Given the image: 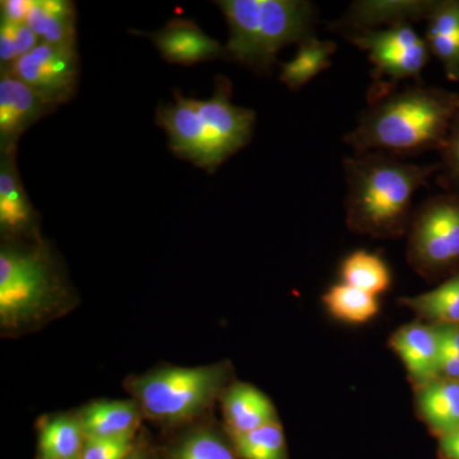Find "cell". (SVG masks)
I'll return each mask as SVG.
<instances>
[{
	"mask_svg": "<svg viewBox=\"0 0 459 459\" xmlns=\"http://www.w3.org/2000/svg\"><path fill=\"white\" fill-rule=\"evenodd\" d=\"M32 0H2L0 2V22L26 23L31 9Z\"/></svg>",
	"mask_w": 459,
	"mask_h": 459,
	"instance_id": "4dcf8cb0",
	"label": "cell"
},
{
	"mask_svg": "<svg viewBox=\"0 0 459 459\" xmlns=\"http://www.w3.org/2000/svg\"><path fill=\"white\" fill-rule=\"evenodd\" d=\"M146 36L170 65L190 66L226 56L225 47L189 20L174 18L164 29Z\"/></svg>",
	"mask_w": 459,
	"mask_h": 459,
	"instance_id": "7c38bea8",
	"label": "cell"
},
{
	"mask_svg": "<svg viewBox=\"0 0 459 459\" xmlns=\"http://www.w3.org/2000/svg\"><path fill=\"white\" fill-rule=\"evenodd\" d=\"M156 123L168 132L169 146L175 155L208 172L231 156L199 117L192 99L184 98L178 91L174 104L157 108Z\"/></svg>",
	"mask_w": 459,
	"mask_h": 459,
	"instance_id": "9c48e42d",
	"label": "cell"
},
{
	"mask_svg": "<svg viewBox=\"0 0 459 459\" xmlns=\"http://www.w3.org/2000/svg\"><path fill=\"white\" fill-rule=\"evenodd\" d=\"M133 459H138V458H133Z\"/></svg>",
	"mask_w": 459,
	"mask_h": 459,
	"instance_id": "e575fe53",
	"label": "cell"
},
{
	"mask_svg": "<svg viewBox=\"0 0 459 459\" xmlns=\"http://www.w3.org/2000/svg\"><path fill=\"white\" fill-rule=\"evenodd\" d=\"M403 304L437 325H459V271L437 289L404 299Z\"/></svg>",
	"mask_w": 459,
	"mask_h": 459,
	"instance_id": "7402d4cb",
	"label": "cell"
},
{
	"mask_svg": "<svg viewBox=\"0 0 459 459\" xmlns=\"http://www.w3.org/2000/svg\"><path fill=\"white\" fill-rule=\"evenodd\" d=\"M56 107L11 74L0 78V152L17 151L21 135Z\"/></svg>",
	"mask_w": 459,
	"mask_h": 459,
	"instance_id": "30bf717a",
	"label": "cell"
},
{
	"mask_svg": "<svg viewBox=\"0 0 459 459\" xmlns=\"http://www.w3.org/2000/svg\"><path fill=\"white\" fill-rule=\"evenodd\" d=\"M2 74H11L22 81L54 107L66 104L77 93L80 80L77 44L40 42Z\"/></svg>",
	"mask_w": 459,
	"mask_h": 459,
	"instance_id": "ba28073f",
	"label": "cell"
},
{
	"mask_svg": "<svg viewBox=\"0 0 459 459\" xmlns=\"http://www.w3.org/2000/svg\"><path fill=\"white\" fill-rule=\"evenodd\" d=\"M410 259L427 276L459 268V195H437L420 205L411 221Z\"/></svg>",
	"mask_w": 459,
	"mask_h": 459,
	"instance_id": "52a82bcc",
	"label": "cell"
},
{
	"mask_svg": "<svg viewBox=\"0 0 459 459\" xmlns=\"http://www.w3.org/2000/svg\"><path fill=\"white\" fill-rule=\"evenodd\" d=\"M220 367L172 368L137 377L129 389L151 419L181 421L202 412L219 394Z\"/></svg>",
	"mask_w": 459,
	"mask_h": 459,
	"instance_id": "277c9868",
	"label": "cell"
},
{
	"mask_svg": "<svg viewBox=\"0 0 459 459\" xmlns=\"http://www.w3.org/2000/svg\"><path fill=\"white\" fill-rule=\"evenodd\" d=\"M440 350L459 358V325H437Z\"/></svg>",
	"mask_w": 459,
	"mask_h": 459,
	"instance_id": "1f68e13d",
	"label": "cell"
},
{
	"mask_svg": "<svg viewBox=\"0 0 459 459\" xmlns=\"http://www.w3.org/2000/svg\"><path fill=\"white\" fill-rule=\"evenodd\" d=\"M40 39L30 29L27 23L0 22V66L2 72L16 63L21 57L31 53Z\"/></svg>",
	"mask_w": 459,
	"mask_h": 459,
	"instance_id": "4316f807",
	"label": "cell"
},
{
	"mask_svg": "<svg viewBox=\"0 0 459 459\" xmlns=\"http://www.w3.org/2000/svg\"><path fill=\"white\" fill-rule=\"evenodd\" d=\"M84 437L80 419L60 416L45 424L40 437L41 459H77L83 451Z\"/></svg>",
	"mask_w": 459,
	"mask_h": 459,
	"instance_id": "d4e9b609",
	"label": "cell"
},
{
	"mask_svg": "<svg viewBox=\"0 0 459 459\" xmlns=\"http://www.w3.org/2000/svg\"><path fill=\"white\" fill-rule=\"evenodd\" d=\"M360 50L367 51L374 66L369 102L394 92V86L406 80H419L430 59L425 38L409 23L368 30L347 35Z\"/></svg>",
	"mask_w": 459,
	"mask_h": 459,
	"instance_id": "8992f818",
	"label": "cell"
},
{
	"mask_svg": "<svg viewBox=\"0 0 459 459\" xmlns=\"http://www.w3.org/2000/svg\"><path fill=\"white\" fill-rule=\"evenodd\" d=\"M439 152L442 156L439 164L443 171L442 179L449 188L455 190V195H459V111L453 119L451 129Z\"/></svg>",
	"mask_w": 459,
	"mask_h": 459,
	"instance_id": "f1b7e54d",
	"label": "cell"
},
{
	"mask_svg": "<svg viewBox=\"0 0 459 459\" xmlns=\"http://www.w3.org/2000/svg\"><path fill=\"white\" fill-rule=\"evenodd\" d=\"M223 413L232 437L252 433L276 420L272 402L255 386L237 385L223 395Z\"/></svg>",
	"mask_w": 459,
	"mask_h": 459,
	"instance_id": "e0dca14e",
	"label": "cell"
},
{
	"mask_svg": "<svg viewBox=\"0 0 459 459\" xmlns=\"http://www.w3.org/2000/svg\"><path fill=\"white\" fill-rule=\"evenodd\" d=\"M141 410L137 402H96L81 413L86 439H110L132 437L140 424Z\"/></svg>",
	"mask_w": 459,
	"mask_h": 459,
	"instance_id": "ac0fdd59",
	"label": "cell"
},
{
	"mask_svg": "<svg viewBox=\"0 0 459 459\" xmlns=\"http://www.w3.org/2000/svg\"><path fill=\"white\" fill-rule=\"evenodd\" d=\"M177 459H237L222 440L210 433H198L184 442Z\"/></svg>",
	"mask_w": 459,
	"mask_h": 459,
	"instance_id": "83f0119b",
	"label": "cell"
},
{
	"mask_svg": "<svg viewBox=\"0 0 459 459\" xmlns=\"http://www.w3.org/2000/svg\"><path fill=\"white\" fill-rule=\"evenodd\" d=\"M26 23L45 44H77V11L74 2L32 0Z\"/></svg>",
	"mask_w": 459,
	"mask_h": 459,
	"instance_id": "d6986e66",
	"label": "cell"
},
{
	"mask_svg": "<svg viewBox=\"0 0 459 459\" xmlns=\"http://www.w3.org/2000/svg\"><path fill=\"white\" fill-rule=\"evenodd\" d=\"M17 151L0 159V229L3 234H35L38 212L32 207L17 170Z\"/></svg>",
	"mask_w": 459,
	"mask_h": 459,
	"instance_id": "9a60e30c",
	"label": "cell"
},
{
	"mask_svg": "<svg viewBox=\"0 0 459 459\" xmlns=\"http://www.w3.org/2000/svg\"><path fill=\"white\" fill-rule=\"evenodd\" d=\"M418 406L429 427L440 437L459 430V382L437 377L420 386Z\"/></svg>",
	"mask_w": 459,
	"mask_h": 459,
	"instance_id": "ffe728a7",
	"label": "cell"
},
{
	"mask_svg": "<svg viewBox=\"0 0 459 459\" xmlns=\"http://www.w3.org/2000/svg\"><path fill=\"white\" fill-rule=\"evenodd\" d=\"M132 437L86 439L80 459H126L132 451Z\"/></svg>",
	"mask_w": 459,
	"mask_h": 459,
	"instance_id": "f546056e",
	"label": "cell"
},
{
	"mask_svg": "<svg viewBox=\"0 0 459 459\" xmlns=\"http://www.w3.org/2000/svg\"><path fill=\"white\" fill-rule=\"evenodd\" d=\"M428 42L431 56L439 60L446 78L459 81V0H435L427 18Z\"/></svg>",
	"mask_w": 459,
	"mask_h": 459,
	"instance_id": "2e32d148",
	"label": "cell"
},
{
	"mask_svg": "<svg viewBox=\"0 0 459 459\" xmlns=\"http://www.w3.org/2000/svg\"><path fill=\"white\" fill-rule=\"evenodd\" d=\"M234 439L243 459H286L285 435L277 420Z\"/></svg>",
	"mask_w": 459,
	"mask_h": 459,
	"instance_id": "484cf974",
	"label": "cell"
},
{
	"mask_svg": "<svg viewBox=\"0 0 459 459\" xmlns=\"http://www.w3.org/2000/svg\"><path fill=\"white\" fill-rule=\"evenodd\" d=\"M336 50L334 42L319 40L316 36L300 42L296 56L281 65V82L292 91L303 89L305 84L331 66Z\"/></svg>",
	"mask_w": 459,
	"mask_h": 459,
	"instance_id": "44dd1931",
	"label": "cell"
},
{
	"mask_svg": "<svg viewBox=\"0 0 459 459\" xmlns=\"http://www.w3.org/2000/svg\"><path fill=\"white\" fill-rule=\"evenodd\" d=\"M391 343L411 377L420 386L440 377V343L437 327L411 323L395 332Z\"/></svg>",
	"mask_w": 459,
	"mask_h": 459,
	"instance_id": "5bb4252c",
	"label": "cell"
},
{
	"mask_svg": "<svg viewBox=\"0 0 459 459\" xmlns=\"http://www.w3.org/2000/svg\"><path fill=\"white\" fill-rule=\"evenodd\" d=\"M439 377L459 382V358L440 350Z\"/></svg>",
	"mask_w": 459,
	"mask_h": 459,
	"instance_id": "d6a6232c",
	"label": "cell"
},
{
	"mask_svg": "<svg viewBox=\"0 0 459 459\" xmlns=\"http://www.w3.org/2000/svg\"><path fill=\"white\" fill-rule=\"evenodd\" d=\"M228 22L226 56L259 74H268L277 54L312 38L316 12L305 0H221Z\"/></svg>",
	"mask_w": 459,
	"mask_h": 459,
	"instance_id": "3957f363",
	"label": "cell"
},
{
	"mask_svg": "<svg viewBox=\"0 0 459 459\" xmlns=\"http://www.w3.org/2000/svg\"><path fill=\"white\" fill-rule=\"evenodd\" d=\"M458 111V93L415 84L371 101L343 141L358 155L403 157L440 151Z\"/></svg>",
	"mask_w": 459,
	"mask_h": 459,
	"instance_id": "6da1fadb",
	"label": "cell"
},
{
	"mask_svg": "<svg viewBox=\"0 0 459 459\" xmlns=\"http://www.w3.org/2000/svg\"><path fill=\"white\" fill-rule=\"evenodd\" d=\"M343 283L377 296L391 286V272L379 255L358 250L347 256L341 267Z\"/></svg>",
	"mask_w": 459,
	"mask_h": 459,
	"instance_id": "603a6c76",
	"label": "cell"
},
{
	"mask_svg": "<svg viewBox=\"0 0 459 459\" xmlns=\"http://www.w3.org/2000/svg\"><path fill=\"white\" fill-rule=\"evenodd\" d=\"M434 0H369L356 2L334 25V29L351 33L377 30L404 23L427 21Z\"/></svg>",
	"mask_w": 459,
	"mask_h": 459,
	"instance_id": "4fadbf2b",
	"label": "cell"
},
{
	"mask_svg": "<svg viewBox=\"0 0 459 459\" xmlns=\"http://www.w3.org/2000/svg\"><path fill=\"white\" fill-rule=\"evenodd\" d=\"M231 83L225 77L216 80L212 98L192 99L195 110L219 138L230 155H234L252 140L255 126V113L250 108L231 104Z\"/></svg>",
	"mask_w": 459,
	"mask_h": 459,
	"instance_id": "8fae6325",
	"label": "cell"
},
{
	"mask_svg": "<svg viewBox=\"0 0 459 459\" xmlns=\"http://www.w3.org/2000/svg\"><path fill=\"white\" fill-rule=\"evenodd\" d=\"M323 303L332 316L352 325L369 322L379 312L377 296L347 283L332 286L327 294L323 296Z\"/></svg>",
	"mask_w": 459,
	"mask_h": 459,
	"instance_id": "cb8c5ba5",
	"label": "cell"
},
{
	"mask_svg": "<svg viewBox=\"0 0 459 459\" xmlns=\"http://www.w3.org/2000/svg\"><path fill=\"white\" fill-rule=\"evenodd\" d=\"M439 451L444 459H459V430L440 437Z\"/></svg>",
	"mask_w": 459,
	"mask_h": 459,
	"instance_id": "836d02e7",
	"label": "cell"
},
{
	"mask_svg": "<svg viewBox=\"0 0 459 459\" xmlns=\"http://www.w3.org/2000/svg\"><path fill=\"white\" fill-rule=\"evenodd\" d=\"M437 170L439 164H411L385 152L347 157V221L352 229L376 237L400 234L411 223L413 195Z\"/></svg>",
	"mask_w": 459,
	"mask_h": 459,
	"instance_id": "7a4b0ae2",
	"label": "cell"
},
{
	"mask_svg": "<svg viewBox=\"0 0 459 459\" xmlns=\"http://www.w3.org/2000/svg\"><path fill=\"white\" fill-rule=\"evenodd\" d=\"M59 290V279L45 247L0 252V316L3 325H16L50 303Z\"/></svg>",
	"mask_w": 459,
	"mask_h": 459,
	"instance_id": "5b68a950",
	"label": "cell"
}]
</instances>
